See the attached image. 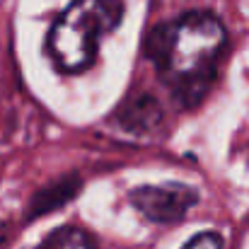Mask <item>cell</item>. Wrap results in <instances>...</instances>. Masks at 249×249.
I'll return each instance as SVG.
<instances>
[{
  "label": "cell",
  "mask_w": 249,
  "mask_h": 249,
  "mask_svg": "<svg viewBox=\"0 0 249 249\" xmlns=\"http://www.w3.org/2000/svg\"><path fill=\"white\" fill-rule=\"evenodd\" d=\"M162 121V109L153 97H136L126 99L116 111V124L128 133H150Z\"/></svg>",
  "instance_id": "cell-4"
},
{
  "label": "cell",
  "mask_w": 249,
  "mask_h": 249,
  "mask_svg": "<svg viewBox=\"0 0 249 249\" xmlns=\"http://www.w3.org/2000/svg\"><path fill=\"white\" fill-rule=\"evenodd\" d=\"M225 44L223 22L213 12L196 10L155 27L145 39V53L172 99L181 109H191L211 92Z\"/></svg>",
  "instance_id": "cell-1"
},
{
  "label": "cell",
  "mask_w": 249,
  "mask_h": 249,
  "mask_svg": "<svg viewBox=\"0 0 249 249\" xmlns=\"http://www.w3.org/2000/svg\"><path fill=\"white\" fill-rule=\"evenodd\" d=\"M124 19L121 0H73L46 36V53L58 73H85L99 51V41Z\"/></svg>",
  "instance_id": "cell-2"
},
{
  "label": "cell",
  "mask_w": 249,
  "mask_h": 249,
  "mask_svg": "<svg viewBox=\"0 0 249 249\" xmlns=\"http://www.w3.org/2000/svg\"><path fill=\"white\" fill-rule=\"evenodd\" d=\"M80 191V177L78 174H66L61 179H56L53 184L44 186L34 198H32V206H29V215L32 218H39L49 211H56L61 208L63 203L73 201L75 194Z\"/></svg>",
  "instance_id": "cell-5"
},
{
  "label": "cell",
  "mask_w": 249,
  "mask_h": 249,
  "mask_svg": "<svg viewBox=\"0 0 249 249\" xmlns=\"http://www.w3.org/2000/svg\"><path fill=\"white\" fill-rule=\"evenodd\" d=\"M34 249H99V247L80 228H61V230L51 232L41 245H36Z\"/></svg>",
  "instance_id": "cell-6"
},
{
  "label": "cell",
  "mask_w": 249,
  "mask_h": 249,
  "mask_svg": "<svg viewBox=\"0 0 249 249\" xmlns=\"http://www.w3.org/2000/svg\"><path fill=\"white\" fill-rule=\"evenodd\" d=\"M131 206L145 215L150 223L174 225L198 203V191L186 184H160V186H138L128 194Z\"/></svg>",
  "instance_id": "cell-3"
},
{
  "label": "cell",
  "mask_w": 249,
  "mask_h": 249,
  "mask_svg": "<svg viewBox=\"0 0 249 249\" xmlns=\"http://www.w3.org/2000/svg\"><path fill=\"white\" fill-rule=\"evenodd\" d=\"M184 249H223V237L218 232H198L184 245Z\"/></svg>",
  "instance_id": "cell-7"
}]
</instances>
